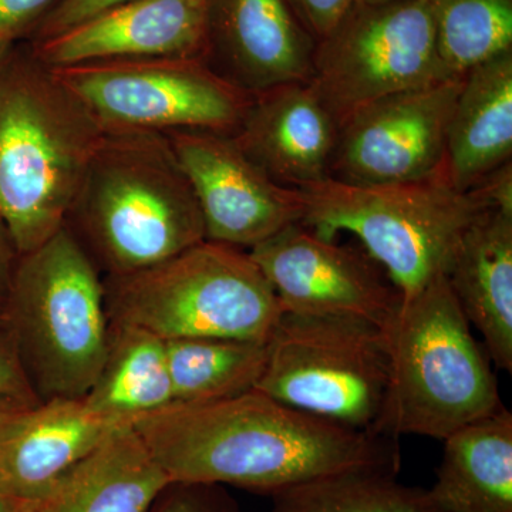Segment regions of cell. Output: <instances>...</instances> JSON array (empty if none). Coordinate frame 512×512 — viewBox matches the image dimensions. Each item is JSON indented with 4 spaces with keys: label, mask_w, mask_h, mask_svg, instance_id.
Returning <instances> with one entry per match:
<instances>
[{
    "label": "cell",
    "mask_w": 512,
    "mask_h": 512,
    "mask_svg": "<svg viewBox=\"0 0 512 512\" xmlns=\"http://www.w3.org/2000/svg\"><path fill=\"white\" fill-rule=\"evenodd\" d=\"M165 476L274 495L349 471L399 474L397 439L293 409L252 389L200 404L173 403L133 424Z\"/></svg>",
    "instance_id": "6da1fadb"
},
{
    "label": "cell",
    "mask_w": 512,
    "mask_h": 512,
    "mask_svg": "<svg viewBox=\"0 0 512 512\" xmlns=\"http://www.w3.org/2000/svg\"><path fill=\"white\" fill-rule=\"evenodd\" d=\"M64 227L103 278L143 271L205 239L170 140L151 131L104 130Z\"/></svg>",
    "instance_id": "7a4b0ae2"
},
{
    "label": "cell",
    "mask_w": 512,
    "mask_h": 512,
    "mask_svg": "<svg viewBox=\"0 0 512 512\" xmlns=\"http://www.w3.org/2000/svg\"><path fill=\"white\" fill-rule=\"evenodd\" d=\"M103 134L29 43H15L0 72V217L20 255L63 228Z\"/></svg>",
    "instance_id": "3957f363"
},
{
    "label": "cell",
    "mask_w": 512,
    "mask_h": 512,
    "mask_svg": "<svg viewBox=\"0 0 512 512\" xmlns=\"http://www.w3.org/2000/svg\"><path fill=\"white\" fill-rule=\"evenodd\" d=\"M471 330L444 275L403 299L383 329L389 377L376 433L444 440L504 406Z\"/></svg>",
    "instance_id": "277c9868"
},
{
    "label": "cell",
    "mask_w": 512,
    "mask_h": 512,
    "mask_svg": "<svg viewBox=\"0 0 512 512\" xmlns=\"http://www.w3.org/2000/svg\"><path fill=\"white\" fill-rule=\"evenodd\" d=\"M40 403L83 399L109 350L103 276L64 227L20 255L0 318Z\"/></svg>",
    "instance_id": "5b68a950"
},
{
    "label": "cell",
    "mask_w": 512,
    "mask_h": 512,
    "mask_svg": "<svg viewBox=\"0 0 512 512\" xmlns=\"http://www.w3.org/2000/svg\"><path fill=\"white\" fill-rule=\"evenodd\" d=\"M110 325L163 340L266 343L284 309L248 251L204 239L143 271L103 278Z\"/></svg>",
    "instance_id": "8992f818"
},
{
    "label": "cell",
    "mask_w": 512,
    "mask_h": 512,
    "mask_svg": "<svg viewBox=\"0 0 512 512\" xmlns=\"http://www.w3.org/2000/svg\"><path fill=\"white\" fill-rule=\"evenodd\" d=\"M302 224L326 239L345 231L360 239L403 299L446 275L464 232L484 210L457 191L446 173L384 185L326 178L301 190Z\"/></svg>",
    "instance_id": "52a82bcc"
},
{
    "label": "cell",
    "mask_w": 512,
    "mask_h": 512,
    "mask_svg": "<svg viewBox=\"0 0 512 512\" xmlns=\"http://www.w3.org/2000/svg\"><path fill=\"white\" fill-rule=\"evenodd\" d=\"M266 346L256 390L320 419L375 431L389 377L382 328L362 319L284 312Z\"/></svg>",
    "instance_id": "ba28073f"
},
{
    "label": "cell",
    "mask_w": 512,
    "mask_h": 512,
    "mask_svg": "<svg viewBox=\"0 0 512 512\" xmlns=\"http://www.w3.org/2000/svg\"><path fill=\"white\" fill-rule=\"evenodd\" d=\"M448 79L426 0H356L313 53L311 84L340 126L373 101Z\"/></svg>",
    "instance_id": "9c48e42d"
},
{
    "label": "cell",
    "mask_w": 512,
    "mask_h": 512,
    "mask_svg": "<svg viewBox=\"0 0 512 512\" xmlns=\"http://www.w3.org/2000/svg\"><path fill=\"white\" fill-rule=\"evenodd\" d=\"M104 130H237L252 94L201 59L110 60L53 69Z\"/></svg>",
    "instance_id": "30bf717a"
},
{
    "label": "cell",
    "mask_w": 512,
    "mask_h": 512,
    "mask_svg": "<svg viewBox=\"0 0 512 512\" xmlns=\"http://www.w3.org/2000/svg\"><path fill=\"white\" fill-rule=\"evenodd\" d=\"M463 77L393 94L356 110L340 126L330 178L384 185L446 173L448 124Z\"/></svg>",
    "instance_id": "8fae6325"
},
{
    "label": "cell",
    "mask_w": 512,
    "mask_h": 512,
    "mask_svg": "<svg viewBox=\"0 0 512 512\" xmlns=\"http://www.w3.org/2000/svg\"><path fill=\"white\" fill-rule=\"evenodd\" d=\"M284 312L392 322L403 295L367 252L338 245L302 222L249 249Z\"/></svg>",
    "instance_id": "7c38bea8"
},
{
    "label": "cell",
    "mask_w": 512,
    "mask_h": 512,
    "mask_svg": "<svg viewBox=\"0 0 512 512\" xmlns=\"http://www.w3.org/2000/svg\"><path fill=\"white\" fill-rule=\"evenodd\" d=\"M204 221L205 239L255 248L305 215L301 191L276 184L237 146L231 134H168Z\"/></svg>",
    "instance_id": "4fadbf2b"
},
{
    "label": "cell",
    "mask_w": 512,
    "mask_h": 512,
    "mask_svg": "<svg viewBox=\"0 0 512 512\" xmlns=\"http://www.w3.org/2000/svg\"><path fill=\"white\" fill-rule=\"evenodd\" d=\"M211 0H128L62 35L29 43L52 69L110 60L201 59Z\"/></svg>",
    "instance_id": "5bb4252c"
},
{
    "label": "cell",
    "mask_w": 512,
    "mask_h": 512,
    "mask_svg": "<svg viewBox=\"0 0 512 512\" xmlns=\"http://www.w3.org/2000/svg\"><path fill=\"white\" fill-rule=\"evenodd\" d=\"M315 46L288 0H211L205 62L244 92L311 82Z\"/></svg>",
    "instance_id": "9a60e30c"
},
{
    "label": "cell",
    "mask_w": 512,
    "mask_h": 512,
    "mask_svg": "<svg viewBox=\"0 0 512 512\" xmlns=\"http://www.w3.org/2000/svg\"><path fill=\"white\" fill-rule=\"evenodd\" d=\"M340 124L311 82L281 84L252 94L231 134L276 184L305 190L330 178Z\"/></svg>",
    "instance_id": "2e32d148"
},
{
    "label": "cell",
    "mask_w": 512,
    "mask_h": 512,
    "mask_svg": "<svg viewBox=\"0 0 512 512\" xmlns=\"http://www.w3.org/2000/svg\"><path fill=\"white\" fill-rule=\"evenodd\" d=\"M126 426L133 424L96 413L83 399L36 404L0 433V488L18 503L29 500Z\"/></svg>",
    "instance_id": "e0dca14e"
},
{
    "label": "cell",
    "mask_w": 512,
    "mask_h": 512,
    "mask_svg": "<svg viewBox=\"0 0 512 512\" xmlns=\"http://www.w3.org/2000/svg\"><path fill=\"white\" fill-rule=\"evenodd\" d=\"M170 478L133 426L114 431L16 512H146Z\"/></svg>",
    "instance_id": "ac0fdd59"
},
{
    "label": "cell",
    "mask_w": 512,
    "mask_h": 512,
    "mask_svg": "<svg viewBox=\"0 0 512 512\" xmlns=\"http://www.w3.org/2000/svg\"><path fill=\"white\" fill-rule=\"evenodd\" d=\"M444 276L491 362L511 375L512 212L478 214Z\"/></svg>",
    "instance_id": "d6986e66"
},
{
    "label": "cell",
    "mask_w": 512,
    "mask_h": 512,
    "mask_svg": "<svg viewBox=\"0 0 512 512\" xmlns=\"http://www.w3.org/2000/svg\"><path fill=\"white\" fill-rule=\"evenodd\" d=\"M512 161V49L471 67L463 77L450 124L446 170L460 192Z\"/></svg>",
    "instance_id": "ffe728a7"
},
{
    "label": "cell",
    "mask_w": 512,
    "mask_h": 512,
    "mask_svg": "<svg viewBox=\"0 0 512 512\" xmlns=\"http://www.w3.org/2000/svg\"><path fill=\"white\" fill-rule=\"evenodd\" d=\"M436 483L439 512H512V413L503 406L444 439Z\"/></svg>",
    "instance_id": "44dd1931"
},
{
    "label": "cell",
    "mask_w": 512,
    "mask_h": 512,
    "mask_svg": "<svg viewBox=\"0 0 512 512\" xmlns=\"http://www.w3.org/2000/svg\"><path fill=\"white\" fill-rule=\"evenodd\" d=\"M83 400L94 412L127 424L171 406L165 340L134 326L110 325L106 360Z\"/></svg>",
    "instance_id": "7402d4cb"
},
{
    "label": "cell",
    "mask_w": 512,
    "mask_h": 512,
    "mask_svg": "<svg viewBox=\"0 0 512 512\" xmlns=\"http://www.w3.org/2000/svg\"><path fill=\"white\" fill-rule=\"evenodd\" d=\"M266 343L224 338L165 340L174 403L217 402L255 389L265 369Z\"/></svg>",
    "instance_id": "603a6c76"
},
{
    "label": "cell",
    "mask_w": 512,
    "mask_h": 512,
    "mask_svg": "<svg viewBox=\"0 0 512 512\" xmlns=\"http://www.w3.org/2000/svg\"><path fill=\"white\" fill-rule=\"evenodd\" d=\"M271 498V512H439L429 490L399 483L396 473L380 470L316 478Z\"/></svg>",
    "instance_id": "cb8c5ba5"
},
{
    "label": "cell",
    "mask_w": 512,
    "mask_h": 512,
    "mask_svg": "<svg viewBox=\"0 0 512 512\" xmlns=\"http://www.w3.org/2000/svg\"><path fill=\"white\" fill-rule=\"evenodd\" d=\"M448 73L463 77L512 49V0H426Z\"/></svg>",
    "instance_id": "d4e9b609"
},
{
    "label": "cell",
    "mask_w": 512,
    "mask_h": 512,
    "mask_svg": "<svg viewBox=\"0 0 512 512\" xmlns=\"http://www.w3.org/2000/svg\"><path fill=\"white\" fill-rule=\"evenodd\" d=\"M146 512H241L222 485L171 481Z\"/></svg>",
    "instance_id": "484cf974"
},
{
    "label": "cell",
    "mask_w": 512,
    "mask_h": 512,
    "mask_svg": "<svg viewBox=\"0 0 512 512\" xmlns=\"http://www.w3.org/2000/svg\"><path fill=\"white\" fill-rule=\"evenodd\" d=\"M126 2L128 0H60L26 42L39 43L50 37L62 35L94 16Z\"/></svg>",
    "instance_id": "4316f807"
},
{
    "label": "cell",
    "mask_w": 512,
    "mask_h": 512,
    "mask_svg": "<svg viewBox=\"0 0 512 512\" xmlns=\"http://www.w3.org/2000/svg\"><path fill=\"white\" fill-rule=\"evenodd\" d=\"M60 0H0V40L26 42Z\"/></svg>",
    "instance_id": "83f0119b"
},
{
    "label": "cell",
    "mask_w": 512,
    "mask_h": 512,
    "mask_svg": "<svg viewBox=\"0 0 512 512\" xmlns=\"http://www.w3.org/2000/svg\"><path fill=\"white\" fill-rule=\"evenodd\" d=\"M355 2L356 0H288L296 18L315 42L328 35Z\"/></svg>",
    "instance_id": "f1b7e54d"
},
{
    "label": "cell",
    "mask_w": 512,
    "mask_h": 512,
    "mask_svg": "<svg viewBox=\"0 0 512 512\" xmlns=\"http://www.w3.org/2000/svg\"><path fill=\"white\" fill-rule=\"evenodd\" d=\"M0 396L12 397L29 404H39L23 373L8 332L0 323Z\"/></svg>",
    "instance_id": "f546056e"
},
{
    "label": "cell",
    "mask_w": 512,
    "mask_h": 512,
    "mask_svg": "<svg viewBox=\"0 0 512 512\" xmlns=\"http://www.w3.org/2000/svg\"><path fill=\"white\" fill-rule=\"evenodd\" d=\"M468 194L484 210L512 212V161L488 174Z\"/></svg>",
    "instance_id": "4dcf8cb0"
},
{
    "label": "cell",
    "mask_w": 512,
    "mask_h": 512,
    "mask_svg": "<svg viewBox=\"0 0 512 512\" xmlns=\"http://www.w3.org/2000/svg\"><path fill=\"white\" fill-rule=\"evenodd\" d=\"M19 258L20 254L8 225L0 217V318H2L6 302H8Z\"/></svg>",
    "instance_id": "1f68e13d"
},
{
    "label": "cell",
    "mask_w": 512,
    "mask_h": 512,
    "mask_svg": "<svg viewBox=\"0 0 512 512\" xmlns=\"http://www.w3.org/2000/svg\"><path fill=\"white\" fill-rule=\"evenodd\" d=\"M33 406H36V404L20 402V400L12 399V397L0 396V433H2L16 417Z\"/></svg>",
    "instance_id": "d6a6232c"
},
{
    "label": "cell",
    "mask_w": 512,
    "mask_h": 512,
    "mask_svg": "<svg viewBox=\"0 0 512 512\" xmlns=\"http://www.w3.org/2000/svg\"><path fill=\"white\" fill-rule=\"evenodd\" d=\"M16 508H18V501L13 500L12 497H9V495L0 488V512H16Z\"/></svg>",
    "instance_id": "836d02e7"
},
{
    "label": "cell",
    "mask_w": 512,
    "mask_h": 512,
    "mask_svg": "<svg viewBox=\"0 0 512 512\" xmlns=\"http://www.w3.org/2000/svg\"><path fill=\"white\" fill-rule=\"evenodd\" d=\"M13 46H15V43L0 40V72H2L3 66H5L6 59H8Z\"/></svg>",
    "instance_id": "e575fe53"
},
{
    "label": "cell",
    "mask_w": 512,
    "mask_h": 512,
    "mask_svg": "<svg viewBox=\"0 0 512 512\" xmlns=\"http://www.w3.org/2000/svg\"><path fill=\"white\" fill-rule=\"evenodd\" d=\"M360 2L376 3V2H386V0H360Z\"/></svg>",
    "instance_id": "d590c367"
}]
</instances>
